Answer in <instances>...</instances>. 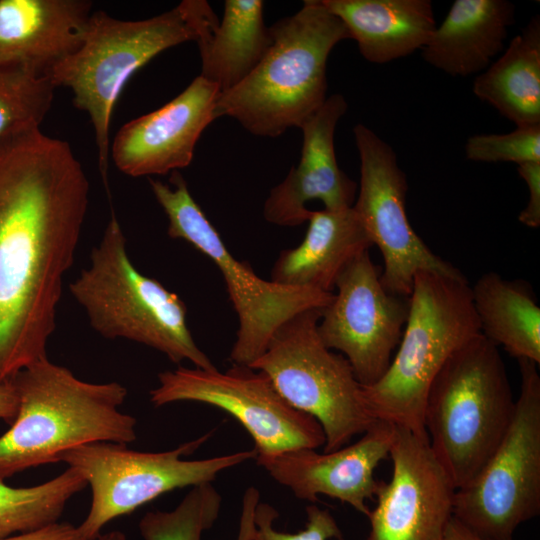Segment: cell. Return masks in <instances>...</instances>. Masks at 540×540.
I'll list each match as a JSON object with an SVG mask.
<instances>
[{"mask_svg": "<svg viewBox=\"0 0 540 540\" xmlns=\"http://www.w3.org/2000/svg\"><path fill=\"white\" fill-rule=\"evenodd\" d=\"M515 5L507 0H455L422 57L453 77L483 72L504 50Z\"/></svg>", "mask_w": 540, "mask_h": 540, "instance_id": "ffe728a7", "label": "cell"}, {"mask_svg": "<svg viewBox=\"0 0 540 540\" xmlns=\"http://www.w3.org/2000/svg\"><path fill=\"white\" fill-rule=\"evenodd\" d=\"M479 333L471 286L464 275L417 272L398 350L384 375L362 386L370 415L427 436L424 410L434 378L448 358Z\"/></svg>", "mask_w": 540, "mask_h": 540, "instance_id": "5b68a950", "label": "cell"}, {"mask_svg": "<svg viewBox=\"0 0 540 540\" xmlns=\"http://www.w3.org/2000/svg\"><path fill=\"white\" fill-rule=\"evenodd\" d=\"M346 26L363 58L385 64L422 50L436 20L430 0H321Z\"/></svg>", "mask_w": 540, "mask_h": 540, "instance_id": "7402d4cb", "label": "cell"}, {"mask_svg": "<svg viewBox=\"0 0 540 540\" xmlns=\"http://www.w3.org/2000/svg\"><path fill=\"white\" fill-rule=\"evenodd\" d=\"M88 195L68 142L40 129L0 139V382L47 357Z\"/></svg>", "mask_w": 540, "mask_h": 540, "instance_id": "6da1fadb", "label": "cell"}, {"mask_svg": "<svg viewBox=\"0 0 540 540\" xmlns=\"http://www.w3.org/2000/svg\"><path fill=\"white\" fill-rule=\"evenodd\" d=\"M269 31L270 48L242 82L218 94L215 113L234 118L253 135L277 137L300 128L324 104L328 57L351 38L321 0L303 1L301 9Z\"/></svg>", "mask_w": 540, "mask_h": 540, "instance_id": "277c9868", "label": "cell"}, {"mask_svg": "<svg viewBox=\"0 0 540 540\" xmlns=\"http://www.w3.org/2000/svg\"><path fill=\"white\" fill-rule=\"evenodd\" d=\"M158 382L149 392L155 407L191 401L229 413L252 437L256 459L324 446L318 421L291 406L264 372L248 365L233 364L225 372L180 366L161 372Z\"/></svg>", "mask_w": 540, "mask_h": 540, "instance_id": "7c38bea8", "label": "cell"}, {"mask_svg": "<svg viewBox=\"0 0 540 540\" xmlns=\"http://www.w3.org/2000/svg\"><path fill=\"white\" fill-rule=\"evenodd\" d=\"M353 134L360 159L359 193L353 208L381 252L384 289L409 297L419 271L462 276L434 254L412 228L405 207L407 178L394 149L364 124H357Z\"/></svg>", "mask_w": 540, "mask_h": 540, "instance_id": "4fadbf2b", "label": "cell"}, {"mask_svg": "<svg viewBox=\"0 0 540 540\" xmlns=\"http://www.w3.org/2000/svg\"><path fill=\"white\" fill-rule=\"evenodd\" d=\"M480 333L516 360L540 364V307L530 284L495 272L471 287Z\"/></svg>", "mask_w": 540, "mask_h": 540, "instance_id": "603a6c76", "label": "cell"}, {"mask_svg": "<svg viewBox=\"0 0 540 540\" xmlns=\"http://www.w3.org/2000/svg\"><path fill=\"white\" fill-rule=\"evenodd\" d=\"M69 288L91 327L103 337L144 344L174 363L187 360L196 368H216L192 337L184 302L134 267L113 211L99 244L91 252L89 266Z\"/></svg>", "mask_w": 540, "mask_h": 540, "instance_id": "52a82bcc", "label": "cell"}, {"mask_svg": "<svg viewBox=\"0 0 540 540\" xmlns=\"http://www.w3.org/2000/svg\"><path fill=\"white\" fill-rule=\"evenodd\" d=\"M218 24L204 0H184L143 20H120L93 11L79 47L49 71L53 85L69 88L75 107L88 114L105 183L112 112L129 79L158 54L187 41L197 43Z\"/></svg>", "mask_w": 540, "mask_h": 540, "instance_id": "3957f363", "label": "cell"}, {"mask_svg": "<svg viewBox=\"0 0 540 540\" xmlns=\"http://www.w3.org/2000/svg\"><path fill=\"white\" fill-rule=\"evenodd\" d=\"M303 241L277 258L271 281L332 292L343 269L373 245L353 206L312 211Z\"/></svg>", "mask_w": 540, "mask_h": 540, "instance_id": "44dd1931", "label": "cell"}, {"mask_svg": "<svg viewBox=\"0 0 540 540\" xmlns=\"http://www.w3.org/2000/svg\"><path fill=\"white\" fill-rule=\"evenodd\" d=\"M18 411V395L12 379L0 382V420L11 424Z\"/></svg>", "mask_w": 540, "mask_h": 540, "instance_id": "836d02e7", "label": "cell"}, {"mask_svg": "<svg viewBox=\"0 0 540 540\" xmlns=\"http://www.w3.org/2000/svg\"><path fill=\"white\" fill-rule=\"evenodd\" d=\"M394 432L395 425L375 420L359 440L339 449L323 453L297 449L256 460L297 498L314 503L318 495H325L367 517L366 501L376 494L379 483L374 471L389 456Z\"/></svg>", "mask_w": 540, "mask_h": 540, "instance_id": "e0dca14e", "label": "cell"}, {"mask_svg": "<svg viewBox=\"0 0 540 540\" xmlns=\"http://www.w3.org/2000/svg\"><path fill=\"white\" fill-rule=\"evenodd\" d=\"M515 401L499 349L481 333L458 348L434 378L424 426L455 489L470 482L506 434Z\"/></svg>", "mask_w": 540, "mask_h": 540, "instance_id": "8992f818", "label": "cell"}, {"mask_svg": "<svg viewBox=\"0 0 540 540\" xmlns=\"http://www.w3.org/2000/svg\"><path fill=\"white\" fill-rule=\"evenodd\" d=\"M55 89L47 75L0 67V139L40 129Z\"/></svg>", "mask_w": 540, "mask_h": 540, "instance_id": "4316f807", "label": "cell"}, {"mask_svg": "<svg viewBox=\"0 0 540 540\" xmlns=\"http://www.w3.org/2000/svg\"><path fill=\"white\" fill-rule=\"evenodd\" d=\"M86 486L83 476L71 467L29 487H13L0 480V539L59 522L68 501Z\"/></svg>", "mask_w": 540, "mask_h": 540, "instance_id": "484cf974", "label": "cell"}, {"mask_svg": "<svg viewBox=\"0 0 540 540\" xmlns=\"http://www.w3.org/2000/svg\"><path fill=\"white\" fill-rule=\"evenodd\" d=\"M92 8L88 0H0V67L48 76L81 44Z\"/></svg>", "mask_w": 540, "mask_h": 540, "instance_id": "d6986e66", "label": "cell"}, {"mask_svg": "<svg viewBox=\"0 0 540 540\" xmlns=\"http://www.w3.org/2000/svg\"><path fill=\"white\" fill-rule=\"evenodd\" d=\"M219 92L199 75L162 107L124 124L110 148L115 166L132 177L187 167L202 132L217 118Z\"/></svg>", "mask_w": 540, "mask_h": 540, "instance_id": "2e32d148", "label": "cell"}, {"mask_svg": "<svg viewBox=\"0 0 540 540\" xmlns=\"http://www.w3.org/2000/svg\"><path fill=\"white\" fill-rule=\"evenodd\" d=\"M443 540H485V539L473 533L471 530H469L467 527H465L462 523H460L456 518L452 516L446 527Z\"/></svg>", "mask_w": 540, "mask_h": 540, "instance_id": "e575fe53", "label": "cell"}, {"mask_svg": "<svg viewBox=\"0 0 540 540\" xmlns=\"http://www.w3.org/2000/svg\"><path fill=\"white\" fill-rule=\"evenodd\" d=\"M212 433L162 452L136 451L111 442L89 443L64 452L59 461L78 471L91 489L88 514L78 526L85 540H97L107 523L167 492L212 483L222 471L256 457L252 449L206 459H184Z\"/></svg>", "mask_w": 540, "mask_h": 540, "instance_id": "30bf717a", "label": "cell"}, {"mask_svg": "<svg viewBox=\"0 0 540 540\" xmlns=\"http://www.w3.org/2000/svg\"><path fill=\"white\" fill-rule=\"evenodd\" d=\"M466 158L475 162H513L517 166L540 161V124L518 126L504 134H477L464 147Z\"/></svg>", "mask_w": 540, "mask_h": 540, "instance_id": "f1b7e54d", "label": "cell"}, {"mask_svg": "<svg viewBox=\"0 0 540 540\" xmlns=\"http://www.w3.org/2000/svg\"><path fill=\"white\" fill-rule=\"evenodd\" d=\"M263 8L260 0H226L222 21L197 43L200 76L216 85L219 93L242 82L270 48L272 37Z\"/></svg>", "mask_w": 540, "mask_h": 540, "instance_id": "d4e9b609", "label": "cell"}, {"mask_svg": "<svg viewBox=\"0 0 540 540\" xmlns=\"http://www.w3.org/2000/svg\"><path fill=\"white\" fill-rule=\"evenodd\" d=\"M519 176L528 189V202L518 216L519 222L530 228L540 226V161L517 166Z\"/></svg>", "mask_w": 540, "mask_h": 540, "instance_id": "4dcf8cb0", "label": "cell"}, {"mask_svg": "<svg viewBox=\"0 0 540 540\" xmlns=\"http://www.w3.org/2000/svg\"><path fill=\"white\" fill-rule=\"evenodd\" d=\"M97 540H126V535L118 530H113L100 535Z\"/></svg>", "mask_w": 540, "mask_h": 540, "instance_id": "d590c367", "label": "cell"}, {"mask_svg": "<svg viewBox=\"0 0 540 540\" xmlns=\"http://www.w3.org/2000/svg\"><path fill=\"white\" fill-rule=\"evenodd\" d=\"M389 456L392 475L378 483L366 540H443L456 489L428 437L395 426Z\"/></svg>", "mask_w": 540, "mask_h": 540, "instance_id": "9a60e30c", "label": "cell"}, {"mask_svg": "<svg viewBox=\"0 0 540 540\" xmlns=\"http://www.w3.org/2000/svg\"><path fill=\"white\" fill-rule=\"evenodd\" d=\"M380 276L369 250L357 255L338 276L317 326L324 345L348 360L361 386L388 369L409 313V297L388 293Z\"/></svg>", "mask_w": 540, "mask_h": 540, "instance_id": "5bb4252c", "label": "cell"}, {"mask_svg": "<svg viewBox=\"0 0 540 540\" xmlns=\"http://www.w3.org/2000/svg\"><path fill=\"white\" fill-rule=\"evenodd\" d=\"M347 108L342 94H332L302 124L299 163L271 189L263 207L266 221L279 226L307 222L312 211L306 205L312 200L321 201L329 211L353 206L357 183L339 168L334 147L336 126Z\"/></svg>", "mask_w": 540, "mask_h": 540, "instance_id": "ac0fdd59", "label": "cell"}, {"mask_svg": "<svg viewBox=\"0 0 540 540\" xmlns=\"http://www.w3.org/2000/svg\"><path fill=\"white\" fill-rule=\"evenodd\" d=\"M473 93L516 127L540 124V17L523 30L473 82Z\"/></svg>", "mask_w": 540, "mask_h": 540, "instance_id": "cb8c5ba5", "label": "cell"}, {"mask_svg": "<svg viewBox=\"0 0 540 540\" xmlns=\"http://www.w3.org/2000/svg\"><path fill=\"white\" fill-rule=\"evenodd\" d=\"M520 393L511 424L474 478L455 490L453 517L485 540H513L540 513V375L517 360Z\"/></svg>", "mask_w": 540, "mask_h": 540, "instance_id": "8fae6325", "label": "cell"}, {"mask_svg": "<svg viewBox=\"0 0 540 540\" xmlns=\"http://www.w3.org/2000/svg\"><path fill=\"white\" fill-rule=\"evenodd\" d=\"M12 381L18 411L0 436V480L59 462L73 448L96 442L136 440V419L120 411L127 389L118 382L92 383L42 358Z\"/></svg>", "mask_w": 540, "mask_h": 540, "instance_id": "7a4b0ae2", "label": "cell"}, {"mask_svg": "<svg viewBox=\"0 0 540 540\" xmlns=\"http://www.w3.org/2000/svg\"><path fill=\"white\" fill-rule=\"evenodd\" d=\"M322 309L286 320L248 366L264 372L291 406L318 421L325 436L323 452H330L363 434L375 419L348 360L328 349L318 334Z\"/></svg>", "mask_w": 540, "mask_h": 540, "instance_id": "9c48e42d", "label": "cell"}, {"mask_svg": "<svg viewBox=\"0 0 540 540\" xmlns=\"http://www.w3.org/2000/svg\"><path fill=\"white\" fill-rule=\"evenodd\" d=\"M169 181L171 186L149 178L154 197L168 218V235L190 243L213 261L237 313L239 325L229 357L233 364L250 365L265 352L273 334L286 320L330 303L333 292L281 285L257 276L247 262L235 259L227 250L190 194L180 171L171 172Z\"/></svg>", "mask_w": 540, "mask_h": 540, "instance_id": "ba28073f", "label": "cell"}, {"mask_svg": "<svg viewBox=\"0 0 540 540\" xmlns=\"http://www.w3.org/2000/svg\"><path fill=\"white\" fill-rule=\"evenodd\" d=\"M305 528L297 533L281 532L274 528L277 510L267 503H258L255 516V530L252 540H343V534L327 509L315 504L306 507Z\"/></svg>", "mask_w": 540, "mask_h": 540, "instance_id": "f546056e", "label": "cell"}, {"mask_svg": "<svg viewBox=\"0 0 540 540\" xmlns=\"http://www.w3.org/2000/svg\"><path fill=\"white\" fill-rule=\"evenodd\" d=\"M0 540H85L78 526L67 522H57L45 528L14 535Z\"/></svg>", "mask_w": 540, "mask_h": 540, "instance_id": "1f68e13d", "label": "cell"}, {"mask_svg": "<svg viewBox=\"0 0 540 540\" xmlns=\"http://www.w3.org/2000/svg\"><path fill=\"white\" fill-rule=\"evenodd\" d=\"M259 500V491L255 487H249L243 496L240 528L237 540H252L255 530V510Z\"/></svg>", "mask_w": 540, "mask_h": 540, "instance_id": "d6a6232c", "label": "cell"}, {"mask_svg": "<svg viewBox=\"0 0 540 540\" xmlns=\"http://www.w3.org/2000/svg\"><path fill=\"white\" fill-rule=\"evenodd\" d=\"M221 505L222 496L212 483L193 486L175 509L145 513L140 534L144 540H201L218 519Z\"/></svg>", "mask_w": 540, "mask_h": 540, "instance_id": "83f0119b", "label": "cell"}]
</instances>
